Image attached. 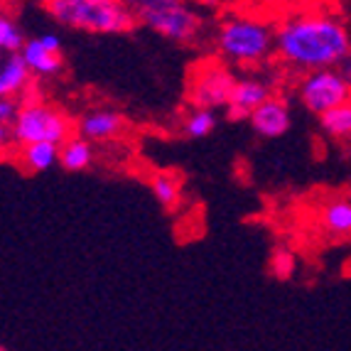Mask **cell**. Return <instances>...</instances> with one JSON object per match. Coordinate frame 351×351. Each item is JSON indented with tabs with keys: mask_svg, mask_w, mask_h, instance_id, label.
<instances>
[{
	"mask_svg": "<svg viewBox=\"0 0 351 351\" xmlns=\"http://www.w3.org/2000/svg\"><path fill=\"white\" fill-rule=\"evenodd\" d=\"M351 49V32L329 12H295L276 27V54L298 71L339 66Z\"/></svg>",
	"mask_w": 351,
	"mask_h": 351,
	"instance_id": "cell-1",
	"label": "cell"
},
{
	"mask_svg": "<svg viewBox=\"0 0 351 351\" xmlns=\"http://www.w3.org/2000/svg\"><path fill=\"white\" fill-rule=\"evenodd\" d=\"M49 18L91 35H121L135 25V10L125 0H45Z\"/></svg>",
	"mask_w": 351,
	"mask_h": 351,
	"instance_id": "cell-2",
	"label": "cell"
},
{
	"mask_svg": "<svg viewBox=\"0 0 351 351\" xmlns=\"http://www.w3.org/2000/svg\"><path fill=\"white\" fill-rule=\"evenodd\" d=\"M217 49L236 66L263 64L276 52V29L253 15H231L217 29Z\"/></svg>",
	"mask_w": 351,
	"mask_h": 351,
	"instance_id": "cell-3",
	"label": "cell"
},
{
	"mask_svg": "<svg viewBox=\"0 0 351 351\" xmlns=\"http://www.w3.org/2000/svg\"><path fill=\"white\" fill-rule=\"evenodd\" d=\"M74 121L62 108L47 104V101H25L20 106L18 118L12 123V141L18 145L27 143H62L71 135Z\"/></svg>",
	"mask_w": 351,
	"mask_h": 351,
	"instance_id": "cell-4",
	"label": "cell"
},
{
	"mask_svg": "<svg viewBox=\"0 0 351 351\" xmlns=\"http://www.w3.org/2000/svg\"><path fill=\"white\" fill-rule=\"evenodd\" d=\"M298 99L310 113L322 116L341 101L351 99V84L344 79L339 66L304 71L298 84Z\"/></svg>",
	"mask_w": 351,
	"mask_h": 351,
	"instance_id": "cell-5",
	"label": "cell"
},
{
	"mask_svg": "<svg viewBox=\"0 0 351 351\" xmlns=\"http://www.w3.org/2000/svg\"><path fill=\"white\" fill-rule=\"evenodd\" d=\"M234 71L217 62H202L189 74L187 99L192 106L204 108H226L231 91H234Z\"/></svg>",
	"mask_w": 351,
	"mask_h": 351,
	"instance_id": "cell-6",
	"label": "cell"
},
{
	"mask_svg": "<svg viewBox=\"0 0 351 351\" xmlns=\"http://www.w3.org/2000/svg\"><path fill=\"white\" fill-rule=\"evenodd\" d=\"M138 20H141L145 27L155 29L158 35H162L165 40L180 42V45L194 42L202 29V18L192 8L184 5L182 0L180 3H172V5L141 10L138 12Z\"/></svg>",
	"mask_w": 351,
	"mask_h": 351,
	"instance_id": "cell-7",
	"label": "cell"
},
{
	"mask_svg": "<svg viewBox=\"0 0 351 351\" xmlns=\"http://www.w3.org/2000/svg\"><path fill=\"white\" fill-rule=\"evenodd\" d=\"M273 96V88L265 79L261 76H243L236 79L231 99L226 104V116L231 121H248V116L253 113L256 106H261L265 99Z\"/></svg>",
	"mask_w": 351,
	"mask_h": 351,
	"instance_id": "cell-8",
	"label": "cell"
},
{
	"mask_svg": "<svg viewBox=\"0 0 351 351\" xmlns=\"http://www.w3.org/2000/svg\"><path fill=\"white\" fill-rule=\"evenodd\" d=\"M125 128H128L125 116L118 111H111V108H94V111H86L76 121L79 135H84L91 143L116 141V138H121L125 133Z\"/></svg>",
	"mask_w": 351,
	"mask_h": 351,
	"instance_id": "cell-9",
	"label": "cell"
},
{
	"mask_svg": "<svg viewBox=\"0 0 351 351\" xmlns=\"http://www.w3.org/2000/svg\"><path fill=\"white\" fill-rule=\"evenodd\" d=\"M248 123L261 138H280L290 130V123H293L290 106L278 96H270L253 108V113L248 116Z\"/></svg>",
	"mask_w": 351,
	"mask_h": 351,
	"instance_id": "cell-10",
	"label": "cell"
},
{
	"mask_svg": "<svg viewBox=\"0 0 351 351\" xmlns=\"http://www.w3.org/2000/svg\"><path fill=\"white\" fill-rule=\"evenodd\" d=\"M23 54L25 64L29 66V71L37 76H57L62 71V49H52L47 47L42 37H35V40H27L20 49Z\"/></svg>",
	"mask_w": 351,
	"mask_h": 351,
	"instance_id": "cell-11",
	"label": "cell"
},
{
	"mask_svg": "<svg viewBox=\"0 0 351 351\" xmlns=\"http://www.w3.org/2000/svg\"><path fill=\"white\" fill-rule=\"evenodd\" d=\"M29 66L20 52H10L0 62V99H15L29 86Z\"/></svg>",
	"mask_w": 351,
	"mask_h": 351,
	"instance_id": "cell-12",
	"label": "cell"
},
{
	"mask_svg": "<svg viewBox=\"0 0 351 351\" xmlns=\"http://www.w3.org/2000/svg\"><path fill=\"white\" fill-rule=\"evenodd\" d=\"M319 226L332 239H351V199H329L319 209Z\"/></svg>",
	"mask_w": 351,
	"mask_h": 351,
	"instance_id": "cell-13",
	"label": "cell"
},
{
	"mask_svg": "<svg viewBox=\"0 0 351 351\" xmlns=\"http://www.w3.org/2000/svg\"><path fill=\"white\" fill-rule=\"evenodd\" d=\"M94 162V147L84 135H69L59 145V165L69 172H82Z\"/></svg>",
	"mask_w": 351,
	"mask_h": 351,
	"instance_id": "cell-14",
	"label": "cell"
},
{
	"mask_svg": "<svg viewBox=\"0 0 351 351\" xmlns=\"http://www.w3.org/2000/svg\"><path fill=\"white\" fill-rule=\"evenodd\" d=\"M20 165L27 172H45L59 162V143L40 141V143H27L20 145Z\"/></svg>",
	"mask_w": 351,
	"mask_h": 351,
	"instance_id": "cell-15",
	"label": "cell"
},
{
	"mask_svg": "<svg viewBox=\"0 0 351 351\" xmlns=\"http://www.w3.org/2000/svg\"><path fill=\"white\" fill-rule=\"evenodd\" d=\"M322 130L334 138V141H349L351 138V99L341 101L339 106L329 108L327 113L319 116Z\"/></svg>",
	"mask_w": 351,
	"mask_h": 351,
	"instance_id": "cell-16",
	"label": "cell"
},
{
	"mask_svg": "<svg viewBox=\"0 0 351 351\" xmlns=\"http://www.w3.org/2000/svg\"><path fill=\"white\" fill-rule=\"evenodd\" d=\"M152 197L165 206V209H177L182 202V182L172 172H155L150 177Z\"/></svg>",
	"mask_w": 351,
	"mask_h": 351,
	"instance_id": "cell-17",
	"label": "cell"
},
{
	"mask_svg": "<svg viewBox=\"0 0 351 351\" xmlns=\"http://www.w3.org/2000/svg\"><path fill=\"white\" fill-rule=\"evenodd\" d=\"M217 128V108H204V106H194V111L182 121V133L197 141L206 138L211 130Z\"/></svg>",
	"mask_w": 351,
	"mask_h": 351,
	"instance_id": "cell-18",
	"label": "cell"
},
{
	"mask_svg": "<svg viewBox=\"0 0 351 351\" xmlns=\"http://www.w3.org/2000/svg\"><path fill=\"white\" fill-rule=\"evenodd\" d=\"M295 270H298V256L285 246L276 248L273 256H270V273L278 280H290L295 276Z\"/></svg>",
	"mask_w": 351,
	"mask_h": 351,
	"instance_id": "cell-19",
	"label": "cell"
},
{
	"mask_svg": "<svg viewBox=\"0 0 351 351\" xmlns=\"http://www.w3.org/2000/svg\"><path fill=\"white\" fill-rule=\"evenodd\" d=\"M25 45V37L23 32H20V27L15 23H12L8 15H3L0 12V52H20Z\"/></svg>",
	"mask_w": 351,
	"mask_h": 351,
	"instance_id": "cell-20",
	"label": "cell"
},
{
	"mask_svg": "<svg viewBox=\"0 0 351 351\" xmlns=\"http://www.w3.org/2000/svg\"><path fill=\"white\" fill-rule=\"evenodd\" d=\"M18 111H20V104L15 99H0V123L12 125L15 118H18Z\"/></svg>",
	"mask_w": 351,
	"mask_h": 351,
	"instance_id": "cell-21",
	"label": "cell"
},
{
	"mask_svg": "<svg viewBox=\"0 0 351 351\" xmlns=\"http://www.w3.org/2000/svg\"><path fill=\"white\" fill-rule=\"evenodd\" d=\"M172 3H180V0H125V5L133 8L135 15L141 10H150V8H162V5H172Z\"/></svg>",
	"mask_w": 351,
	"mask_h": 351,
	"instance_id": "cell-22",
	"label": "cell"
},
{
	"mask_svg": "<svg viewBox=\"0 0 351 351\" xmlns=\"http://www.w3.org/2000/svg\"><path fill=\"white\" fill-rule=\"evenodd\" d=\"M10 141H12V125L0 123V150L10 145Z\"/></svg>",
	"mask_w": 351,
	"mask_h": 351,
	"instance_id": "cell-23",
	"label": "cell"
},
{
	"mask_svg": "<svg viewBox=\"0 0 351 351\" xmlns=\"http://www.w3.org/2000/svg\"><path fill=\"white\" fill-rule=\"evenodd\" d=\"M339 71L344 74V79L351 84V49H349V54H346L344 59H341V64H339Z\"/></svg>",
	"mask_w": 351,
	"mask_h": 351,
	"instance_id": "cell-24",
	"label": "cell"
}]
</instances>
